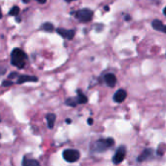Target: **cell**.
Listing matches in <instances>:
<instances>
[{"label": "cell", "instance_id": "1", "mask_svg": "<svg viewBox=\"0 0 166 166\" xmlns=\"http://www.w3.org/2000/svg\"><path fill=\"white\" fill-rule=\"evenodd\" d=\"M11 56H12L11 57V64H12L13 66H15L19 68H23L24 66H26L24 61L27 60V57L23 50L18 49V48L14 49Z\"/></svg>", "mask_w": 166, "mask_h": 166}, {"label": "cell", "instance_id": "2", "mask_svg": "<svg viewBox=\"0 0 166 166\" xmlns=\"http://www.w3.org/2000/svg\"><path fill=\"white\" fill-rule=\"evenodd\" d=\"M114 145V140L113 138H107V139H100L96 141L94 143L93 150L97 151V153H102L107 150H109Z\"/></svg>", "mask_w": 166, "mask_h": 166}, {"label": "cell", "instance_id": "3", "mask_svg": "<svg viewBox=\"0 0 166 166\" xmlns=\"http://www.w3.org/2000/svg\"><path fill=\"white\" fill-rule=\"evenodd\" d=\"M63 157L67 162H75L80 157V153L77 150H64L63 153Z\"/></svg>", "mask_w": 166, "mask_h": 166}, {"label": "cell", "instance_id": "4", "mask_svg": "<svg viewBox=\"0 0 166 166\" xmlns=\"http://www.w3.org/2000/svg\"><path fill=\"white\" fill-rule=\"evenodd\" d=\"M75 17H76L80 21H82V23H87V21H90L92 20L93 12L87 8H84V9L77 11L76 14H75Z\"/></svg>", "mask_w": 166, "mask_h": 166}, {"label": "cell", "instance_id": "5", "mask_svg": "<svg viewBox=\"0 0 166 166\" xmlns=\"http://www.w3.org/2000/svg\"><path fill=\"white\" fill-rule=\"evenodd\" d=\"M126 156V147L124 146H120L115 151L114 156L113 157V161L114 164H119L124 160Z\"/></svg>", "mask_w": 166, "mask_h": 166}, {"label": "cell", "instance_id": "6", "mask_svg": "<svg viewBox=\"0 0 166 166\" xmlns=\"http://www.w3.org/2000/svg\"><path fill=\"white\" fill-rule=\"evenodd\" d=\"M153 156V149H146L143 150V153L140 154L137 158V161L138 162H143V161H147L149 159H151Z\"/></svg>", "mask_w": 166, "mask_h": 166}, {"label": "cell", "instance_id": "7", "mask_svg": "<svg viewBox=\"0 0 166 166\" xmlns=\"http://www.w3.org/2000/svg\"><path fill=\"white\" fill-rule=\"evenodd\" d=\"M56 31L62 37L66 38V39H68V40H71V39H73L74 37V35H75V31L73 30H64V28H58Z\"/></svg>", "mask_w": 166, "mask_h": 166}, {"label": "cell", "instance_id": "8", "mask_svg": "<svg viewBox=\"0 0 166 166\" xmlns=\"http://www.w3.org/2000/svg\"><path fill=\"white\" fill-rule=\"evenodd\" d=\"M126 97H127V92L123 89H119L114 93L113 100L116 103H122L126 99Z\"/></svg>", "mask_w": 166, "mask_h": 166}, {"label": "cell", "instance_id": "9", "mask_svg": "<svg viewBox=\"0 0 166 166\" xmlns=\"http://www.w3.org/2000/svg\"><path fill=\"white\" fill-rule=\"evenodd\" d=\"M104 81H106L107 85L109 86V87L113 88L115 86V84H116V76L113 73H107L104 75Z\"/></svg>", "mask_w": 166, "mask_h": 166}, {"label": "cell", "instance_id": "10", "mask_svg": "<svg viewBox=\"0 0 166 166\" xmlns=\"http://www.w3.org/2000/svg\"><path fill=\"white\" fill-rule=\"evenodd\" d=\"M151 27H153V30H156L157 31H162V32H165L166 33V26L163 24L161 21L159 20H154L153 21V23H151Z\"/></svg>", "mask_w": 166, "mask_h": 166}, {"label": "cell", "instance_id": "11", "mask_svg": "<svg viewBox=\"0 0 166 166\" xmlns=\"http://www.w3.org/2000/svg\"><path fill=\"white\" fill-rule=\"evenodd\" d=\"M37 80H38L37 77L31 76V75H21L18 78L17 83L18 84H21V83H24V82H36Z\"/></svg>", "mask_w": 166, "mask_h": 166}, {"label": "cell", "instance_id": "12", "mask_svg": "<svg viewBox=\"0 0 166 166\" xmlns=\"http://www.w3.org/2000/svg\"><path fill=\"white\" fill-rule=\"evenodd\" d=\"M47 123H48V127L50 129H52L54 127V124H55V120H56V115L54 113H49L47 114Z\"/></svg>", "mask_w": 166, "mask_h": 166}, {"label": "cell", "instance_id": "13", "mask_svg": "<svg viewBox=\"0 0 166 166\" xmlns=\"http://www.w3.org/2000/svg\"><path fill=\"white\" fill-rule=\"evenodd\" d=\"M23 166H40V164L35 159H27V157H24Z\"/></svg>", "mask_w": 166, "mask_h": 166}, {"label": "cell", "instance_id": "14", "mask_svg": "<svg viewBox=\"0 0 166 166\" xmlns=\"http://www.w3.org/2000/svg\"><path fill=\"white\" fill-rule=\"evenodd\" d=\"M77 94H78V95H77V99H76L77 104H86V103L88 102L87 97H86L81 91H77Z\"/></svg>", "mask_w": 166, "mask_h": 166}, {"label": "cell", "instance_id": "15", "mask_svg": "<svg viewBox=\"0 0 166 166\" xmlns=\"http://www.w3.org/2000/svg\"><path fill=\"white\" fill-rule=\"evenodd\" d=\"M40 30L47 31V32H51V31L54 30V26H53V24H51V23H44L40 27Z\"/></svg>", "mask_w": 166, "mask_h": 166}, {"label": "cell", "instance_id": "16", "mask_svg": "<svg viewBox=\"0 0 166 166\" xmlns=\"http://www.w3.org/2000/svg\"><path fill=\"white\" fill-rule=\"evenodd\" d=\"M19 13H20V8L18 6H14L12 9L10 10V12H9V15L10 16H18L19 15Z\"/></svg>", "mask_w": 166, "mask_h": 166}, {"label": "cell", "instance_id": "17", "mask_svg": "<svg viewBox=\"0 0 166 166\" xmlns=\"http://www.w3.org/2000/svg\"><path fill=\"white\" fill-rule=\"evenodd\" d=\"M66 104H67V106H70V107H76V104H77V102H76V100L73 99V98H68L66 100Z\"/></svg>", "mask_w": 166, "mask_h": 166}, {"label": "cell", "instance_id": "18", "mask_svg": "<svg viewBox=\"0 0 166 166\" xmlns=\"http://www.w3.org/2000/svg\"><path fill=\"white\" fill-rule=\"evenodd\" d=\"M2 85L4 86V87H9V86H11V85H13V82L11 81V80H5V81H3L2 82Z\"/></svg>", "mask_w": 166, "mask_h": 166}, {"label": "cell", "instance_id": "19", "mask_svg": "<svg viewBox=\"0 0 166 166\" xmlns=\"http://www.w3.org/2000/svg\"><path fill=\"white\" fill-rule=\"evenodd\" d=\"M17 76H18V73H16V71H14V73H11L9 74L8 79H9V80H11V79H14V78L17 77Z\"/></svg>", "mask_w": 166, "mask_h": 166}, {"label": "cell", "instance_id": "20", "mask_svg": "<svg viewBox=\"0 0 166 166\" xmlns=\"http://www.w3.org/2000/svg\"><path fill=\"white\" fill-rule=\"evenodd\" d=\"M36 1L39 2V3H41V4H44V3H46L47 0H36Z\"/></svg>", "mask_w": 166, "mask_h": 166}, {"label": "cell", "instance_id": "21", "mask_svg": "<svg viewBox=\"0 0 166 166\" xmlns=\"http://www.w3.org/2000/svg\"><path fill=\"white\" fill-rule=\"evenodd\" d=\"M88 124L89 125H92L93 124V119H92V118H89V119H88Z\"/></svg>", "mask_w": 166, "mask_h": 166}, {"label": "cell", "instance_id": "22", "mask_svg": "<svg viewBox=\"0 0 166 166\" xmlns=\"http://www.w3.org/2000/svg\"><path fill=\"white\" fill-rule=\"evenodd\" d=\"M130 19H131V18H130V16H126V17H125V20H127V21H129Z\"/></svg>", "mask_w": 166, "mask_h": 166}, {"label": "cell", "instance_id": "23", "mask_svg": "<svg viewBox=\"0 0 166 166\" xmlns=\"http://www.w3.org/2000/svg\"><path fill=\"white\" fill-rule=\"evenodd\" d=\"M2 18V11H1V8H0V19Z\"/></svg>", "mask_w": 166, "mask_h": 166}, {"label": "cell", "instance_id": "24", "mask_svg": "<svg viewBox=\"0 0 166 166\" xmlns=\"http://www.w3.org/2000/svg\"><path fill=\"white\" fill-rule=\"evenodd\" d=\"M70 122H71V120H70V119H68V118H67V123H68V124H70Z\"/></svg>", "mask_w": 166, "mask_h": 166}, {"label": "cell", "instance_id": "25", "mask_svg": "<svg viewBox=\"0 0 166 166\" xmlns=\"http://www.w3.org/2000/svg\"><path fill=\"white\" fill-rule=\"evenodd\" d=\"M163 13H164V15L166 16V7H165V8L163 9Z\"/></svg>", "mask_w": 166, "mask_h": 166}, {"label": "cell", "instance_id": "26", "mask_svg": "<svg viewBox=\"0 0 166 166\" xmlns=\"http://www.w3.org/2000/svg\"><path fill=\"white\" fill-rule=\"evenodd\" d=\"M67 2H71V1H73V0H66Z\"/></svg>", "mask_w": 166, "mask_h": 166}, {"label": "cell", "instance_id": "27", "mask_svg": "<svg viewBox=\"0 0 166 166\" xmlns=\"http://www.w3.org/2000/svg\"><path fill=\"white\" fill-rule=\"evenodd\" d=\"M0 138H1V134H0Z\"/></svg>", "mask_w": 166, "mask_h": 166}, {"label": "cell", "instance_id": "28", "mask_svg": "<svg viewBox=\"0 0 166 166\" xmlns=\"http://www.w3.org/2000/svg\"><path fill=\"white\" fill-rule=\"evenodd\" d=\"M0 121H1V119H0Z\"/></svg>", "mask_w": 166, "mask_h": 166}]
</instances>
